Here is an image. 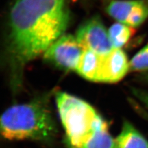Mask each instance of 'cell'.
<instances>
[{"label":"cell","mask_w":148,"mask_h":148,"mask_svg":"<svg viewBox=\"0 0 148 148\" xmlns=\"http://www.w3.org/2000/svg\"><path fill=\"white\" fill-rule=\"evenodd\" d=\"M69 13L64 0H17L10 13L8 66L14 88L24 69L64 34Z\"/></svg>","instance_id":"obj_1"},{"label":"cell","mask_w":148,"mask_h":148,"mask_svg":"<svg viewBox=\"0 0 148 148\" xmlns=\"http://www.w3.org/2000/svg\"><path fill=\"white\" fill-rule=\"evenodd\" d=\"M0 130L9 140L49 141L58 132L48 101L43 98L8 108L1 117Z\"/></svg>","instance_id":"obj_2"},{"label":"cell","mask_w":148,"mask_h":148,"mask_svg":"<svg viewBox=\"0 0 148 148\" xmlns=\"http://www.w3.org/2000/svg\"><path fill=\"white\" fill-rule=\"evenodd\" d=\"M56 101L67 148H81L107 123L91 105L75 96L59 92Z\"/></svg>","instance_id":"obj_3"},{"label":"cell","mask_w":148,"mask_h":148,"mask_svg":"<svg viewBox=\"0 0 148 148\" xmlns=\"http://www.w3.org/2000/svg\"><path fill=\"white\" fill-rule=\"evenodd\" d=\"M83 51L75 36L64 34L46 51L43 58L60 69L75 71Z\"/></svg>","instance_id":"obj_4"},{"label":"cell","mask_w":148,"mask_h":148,"mask_svg":"<svg viewBox=\"0 0 148 148\" xmlns=\"http://www.w3.org/2000/svg\"><path fill=\"white\" fill-rule=\"evenodd\" d=\"M75 37L83 50H90L100 55H105L114 49L108 31L98 17L91 18L82 25Z\"/></svg>","instance_id":"obj_5"},{"label":"cell","mask_w":148,"mask_h":148,"mask_svg":"<svg viewBox=\"0 0 148 148\" xmlns=\"http://www.w3.org/2000/svg\"><path fill=\"white\" fill-rule=\"evenodd\" d=\"M106 11L118 22L135 29L148 18V4L144 0H112Z\"/></svg>","instance_id":"obj_6"},{"label":"cell","mask_w":148,"mask_h":148,"mask_svg":"<svg viewBox=\"0 0 148 148\" xmlns=\"http://www.w3.org/2000/svg\"><path fill=\"white\" fill-rule=\"evenodd\" d=\"M130 71L127 54L121 49H113L102 55L97 82L115 83L122 80Z\"/></svg>","instance_id":"obj_7"},{"label":"cell","mask_w":148,"mask_h":148,"mask_svg":"<svg viewBox=\"0 0 148 148\" xmlns=\"http://www.w3.org/2000/svg\"><path fill=\"white\" fill-rule=\"evenodd\" d=\"M115 148H148V141L128 121L115 139Z\"/></svg>","instance_id":"obj_8"},{"label":"cell","mask_w":148,"mask_h":148,"mask_svg":"<svg viewBox=\"0 0 148 148\" xmlns=\"http://www.w3.org/2000/svg\"><path fill=\"white\" fill-rule=\"evenodd\" d=\"M102 55L90 50H84L75 71L85 79L97 82Z\"/></svg>","instance_id":"obj_9"},{"label":"cell","mask_w":148,"mask_h":148,"mask_svg":"<svg viewBox=\"0 0 148 148\" xmlns=\"http://www.w3.org/2000/svg\"><path fill=\"white\" fill-rule=\"evenodd\" d=\"M134 29L120 22L111 26L108 34L114 49H121L125 45L133 34Z\"/></svg>","instance_id":"obj_10"},{"label":"cell","mask_w":148,"mask_h":148,"mask_svg":"<svg viewBox=\"0 0 148 148\" xmlns=\"http://www.w3.org/2000/svg\"><path fill=\"white\" fill-rule=\"evenodd\" d=\"M81 148H115V140L109 132L108 123L99 129Z\"/></svg>","instance_id":"obj_11"},{"label":"cell","mask_w":148,"mask_h":148,"mask_svg":"<svg viewBox=\"0 0 148 148\" xmlns=\"http://www.w3.org/2000/svg\"><path fill=\"white\" fill-rule=\"evenodd\" d=\"M148 70V44L143 47L130 61V71H145Z\"/></svg>","instance_id":"obj_12"},{"label":"cell","mask_w":148,"mask_h":148,"mask_svg":"<svg viewBox=\"0 0 148 148\" xmlns=\"http://www.w3.org/2000/svg\"><path fill=\"white\" fill-rule=\"evenodd\" d=\"M133 93L140 99L148 109V93L140 90H133Z\"/></svg>","instance_id":"obj_13"}]
</instances>
